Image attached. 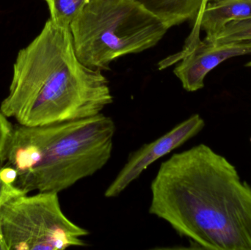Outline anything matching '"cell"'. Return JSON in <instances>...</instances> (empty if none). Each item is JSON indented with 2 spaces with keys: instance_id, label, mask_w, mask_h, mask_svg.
I'll list each match as a JSON object with an SVG mask.
<instances>
[{
  "instance_id": "9c48e42d",
  "label": "cell",
  "mask_w": 251,
  "mask_h": 250,
  "mask_svg": "<svg viewBox=\"0 0 251 250\" xmlns=\"http://www.w3.org/2000/svg\"><path fill=\"white\" fill-rule=\"evenodd\" d=\"M160 19L169 28L185 22H196L206 0H134Z\"/></svg>"
},
{
  "instance_id": "6da1fadb",
  "label": "cell",
  "mask_w": 251,
  "mask_h": 250,
  "mask_svg": "<svg viewBox=\"0 0 251 250\" xmlns=\"http://www.w3.org/2000/svg\"><path fill=\"white\" fill-rule=\"evenodd\" d=\"M149 213L203 249L251 250V187L235 167L200 144L161 164Z\"/></svg>"
},
{
  "instance_id": "277c9868",
  "label": "cell",
  "mask_w": 251,
  "mask_h": 250,
  "mask_svg": "<svg viewBox=\"0 0 251 250\" xmlns=\"http://www.w3.org/2000/svg\"><path fill=\"white\" fill-rule=\"evenodd\" d=\"M169 29L134 0H90L70 25L79 60L101 71L119 57L154 46Z\"/></svg>"
},
{
  "instance_id": "2e32d148",
  "label": "cell",
  "mask_w": 251,
  "mask_h": 250,
  "mask_svg": "<svg viewBox=\"0 0 251 250\" xmlns=\"http://www.w3.org/2000/svg\"><path fill=\"white\" fill-rule=\"evenodd\" d=\"M248 66H251V62L250 63H249V64L247 65Z\"/></svg>"
},
{
  "instance_id": "30bf717a",
  "label": "cell",
  "mask_w": 251,
  "mask_h": 250,
  "mask_svg": "<svg viewBox=\"0 0 251 250\" xmlns=\"http://www.w3.org/2000/svg\"><path fill=\"white\" fill-rule=\"evenodd\" d=\"M50 12V19L55 24L70 28L90 0H44Z\"/></svg>"
},
{
  "instance_id": "4fadbf2b",
  "label": "cell",
  "mask_w": 251,
  "mask_h": 250,
  "mask_svg": "<svg viewBox=\"0 0 251 250\" xmlns=\"http://www.w3.org/2000/svg\"><path fill=\"white\" fill-rule=\"evenodd\" d=\"M22 195H27V194L24 193L22 190L18 189L14 185L7 183L4 180L1 169H0V207L10 198Z\"/></svg>"
},
{
  "instance_id": "5b68a950",
  "label": "cell",
  "mask_w": 251,
  "mask_h": 250,
  "mask_svg": "<svg viewBox=\"0 0 251 250\" xmlns=\"http://www.w3.org/2000/svg\"><path fill=\"white\" fill-rule=\"evenodd\" d=\"M0 223L7 250L80 248L90 234L66 217L56 192L10 198L0 207Z\"/></svg>"
},
{
  "instance_id": "7a4b0ae2",
  "label": "cell",
  "mask_w": 251,
  "mask_h": 250,
  "mask_svg": "<svg viewBox=\"0 0 251 250\" xmlns=\"http://www.w3.org/2000/svg\"><path fill=\"white\" fill-rule=\"evenodd\" d=\"M113 102L101 70L85 66L76 56L70 28L50 19L19 51L0 110L22 126H38L91 118Z\"/></svg>"
},
{
  "instance_id": "8fae6325",
  "label": "cell",
  "mask_w": 251,
  "mask_h": 250,
  "mask_svg": "<svg viewBox=\"0 0 251 250\" xmlns=\"http://www.w3.org/2000/svg\"><path fill=\"white\" fill-rule=\"evenodd\" d=\"M205 40L219 44L251 41V18L229 22L213 36Z\"/></svg>"
},
{
  "instance_id": "52a82bcc",
  "label": "cell",
  "mask_w": 251,
  "mask_h": 250,
  "mask_svg": "<svg viewBox=\"0 0 251 250\" xmlns=\"http://www.w3.org/2000/svg\"><path fill=\"white\" fill-rule=\"evenodd\" d=\"M204 126V120L201 115L193 114L160 137L131 153L122 170L106 189L104 196L117 198L149 166L194 137Z\"/></svg>"
},
{
  "instance_id": "ac0fdd59",
  "label": "cell",
  "mask_w": 251,
  "mask_h": 250,
  "mask_svg": "<svg viewBox=\"0 0 251 250\" xmlns=\"http://www.w3.org/2000/svg\"></svg>"
},
{
  "instance_id": "8992f818",
  "label": "cell",
  "mask_w": 251,
  "mask_h": 250,
  "mask_svg": "<svg viewBox=\"0 0 251 250\" xmlns=\"http://www.w3.org/2000/svg\"><path fill=\"white\" fill-rule=\"evenodd\" d=\"M251 54V42L214 44L206 40L186 41L180 52L170 56L158 63L159 70L178 63L174 74L188 92H196L204 87L209 72L223 62L239 56Z\"/></svg>"
},
{
  "instance_id": "3957f363",
  "label": "cell",
  "mask_w": 251,
  "mask_h": 250,
  "mask_svg": "<svg viewBox=\"0 0 251 250\" xmlns=\"http://www.w3.org/2000/svg\"><path fill=\"white\" fill-rule=\"evenodd\" d=\"M116 129L114 120L102 113L45 126L18 123L4 164L17 172L15 186L24 193H59L108 163Z\"/></svg>"
},
{
  "instance_id": "5bb4252c",
  "label": "cell",
  "mask_w": 251,
  "mask_h": 250,
  "mask_svg": "<svg viewBox=\"0 0 251 250\" xmlns=\"http://www.w3.org/2000/svg\"><path fill=\"white\" fill-rule=\"evenodd\" d=\"M0 250H7L4 242V238H3L2 231H1V223H0Z\"/></svg>"
},
{
  "instance_id": "ba28073f",
  "label": "cell",
  "mask_w": 251,
  "mask_h": 250,
  "mask_svg": "<svg viewBox=\"0 0 251 250\" xmlns=\"http://www.w3.org/2000/svg\"><path fill=\"white\" fill-rule=\"evenodd\" d=\"M251 18V0H222L209 2L193 25L191 35H200L201 29L210 38L229 22Z\"/></svg>"
},
{
  "instance_id": "e0dca14e",
  "label": "cell",
  "mask_w": 251,
  "mask_h": 250,
  "mask_svg": "<svg viewBox=\"0 0 251 250\" xmlns=\"http://www.w3.org/2000/svg\"><path fill=\"white\" fill-rule=\"evenodd\" d=\"M1 167H1V166H0V169H1Z\"/></svg>"
},
{
  "instance_id": "9a60e30c",
  "label": "cell",
  "mask_w": 251,
  "mask_h": 250,
  "mask_svg": "<svg viewBox=\"0 0 251 250\" xmlns=\"http://www.w3.org/2000/svg\"><path fill=\"white\" fill-rule=\"evenodd\" d=\"M222 1V0H206L207 4L209 2H216V1Z\"/></svg>"
},
{
  "instance_id": "7c38bea8",
  "label": "cell",
  "mask_w": 251,
  "mask_h": 250,
  "mask_svg": "<svg viewBox=\"0 0 251 250\" xmlns=\"http://www.w3.org/2000/svg\"><path fill=\"white\" fill-rule=\"evenodd\" d=\"M0 110V166L3 167L7 160L9 147L13 137L14 126L7 120Z\"/></svg>"
}]
</instances>
